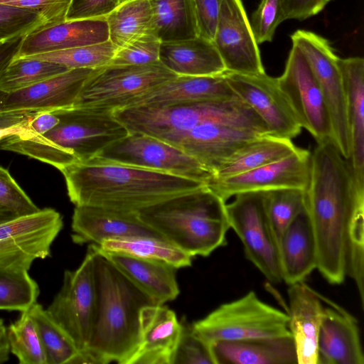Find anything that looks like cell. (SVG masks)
<instances>
[{
  "instance_id": "1",
  "label": "cell",
  "mask_w": 364,
  "mask_h": 364,
  "mask_svg": "<svg viewBox=\"0 0 364 364\" xmlns=\"http://www.w3.org/2000/svg\"><path fill=\"white\" fill-rule=\"evenodd\" d=\"M305 204L316 239V269L328 283L341 284L346 277V223L353 213L364 209V193L332 140L317 144L310 154Z\"/></svg>"
},
{
  "instance_id": "2",
  "label": "cell",
  "mask_w": 364,
  "mask_h": 364,
  "mask_svg": "<svg viewBox=\"0 0 364 364\" xmlns=\"http://www.w3.org/2000/svg\"><path fill=\"white\" fill-rule=\"evenodd\" d=\"M70 201L119 211H139L196 190L202 182L95 156L60 170Z\"/></svg>"
},
{
  "instance_id": "3",
  "label": "cell",
  "mask_w": 364,
  "mask_h": 364,
  "mask_svg": "<svg viewBox=\"0 0 364 364\" xmlns=\"http://www.w3.org/2000/svg\"><path fill=\"white\" fill-rule=\"evenodd\" d=\"M90 245L95 251L97 314L89 344L78 352L73 364H127L138 345L141 309L157 304L102 255L96 245Z\"/></svg>"
},
{
  "instance_id": "4",
  "label": "cell",
  "mask_w": 364,
  "mask_h": 364,
  "mask_svg": "<svg viewBox=\"0 0 364 364\" xmlns=\"http://www.w3.org/2000/svg\"><path fill=\"white\" fill-rule=\"evenodd\" d=\"M53 112L59 122L51 130L30 136H5L0 139V150L35 159L60 171L97 156L129 133L111 111L71 107Z\"/></svg>"
},
{
  "instance_id": "5",
  "label": "cell",
  "mask_w": 364,
  "mask_h": 364,
  "mask_svg": "<svg viewBox=\"0 0 364 364\" xmlns=\"http://www.w3.org/2000/svg\"><path fill=\"white\" fill-rule=\"evenodd\" d=\"M225 201L207 185L146 208L139 218L185 252L208 257L226 245Z\"/></svg>"
},
{
  "instance_id": "6",
  "label": "cell",
  "mask_w": 364,
  "mask_h": 364,
  "mask_svg": "<svg viewBox=\"0 0 364 364\" xmlns=\"http://www.w3.org/2000/svg\"><path fill=\"white\" fill-rule=\"evenodd\" d=\"M129 133H141L164 141L209 122L235 124L269 134L259 117L238 97L168 105L129 106L113 111Z\"/></svg>"
},
{
  "instance_id": "7",
  "label": "cell",
  "mask_w": 364,
  "mask_h": 364,
  "mask_svg": "<svg viewBox=\"0 0 364 364\" xmlns=\"http://www.w3.org/2000/svg\"><path fill=\"white\" fill-rule=\"evenodd\" d=\"M191 325L196 335L210 343L291 333L287 314L264 302L253 291L221 304Z\"/></svg>"
},
{
  "instance_id": "8",
  "label": "cell",
  "mask_w": 364,
  "mask_h": 364,
  "mask_svg": "<svg viewBox=\"0 0 364 364\" xmlns=\"http://www.w3.org/2000/svg\"><path fill=\"white\" fill-rule=\"evenodd\" d=\"M177 75L160 61L100 68L86 82L73 107L113 112Z\"/></svg>"
},
{
  "instance_id": "9",
  "label": "cell",
  "mask_w": 364,
  "mask_h": 364,
  "mask_svg": "<svg viewBox=\"0 0 364 364\" xmlns=\"http://www.w3.org/2000/svg\"><path fill=\"white\" fill-rule=\"evenodd\" d=\"M97 308L95 251L90 245L80 266L64 272L62 286L46 310L80 352L90 341Z\"/></svg>"
},
{
  "instance_id": "10",
  "label": "cell",
  "mask_w": 364,
  "mask_h": 364,
  "mask_svg": "<svg viewBox=\"0 0 364 364\" xmlns=\"http://www.w3.org/2000/svg\"><path fill=\"white\" fill-rule=\"evenodd\" d=\"M267 191L235 196L225 205L230 225L240 239L245 257L272 283L282 282L279 244L272 229L266 206Z\"/></svg>"
},
{
  "instance_id": "11",
  "label": "cell",
  "mask_w": 364,
  "mask_h": 364,
  "mask_svg": "<svg viewBox=\"0 0 364 364\" xmlns=\"http://www.w3.org/2000/svg\"><path fill=\"white\" fill-rule=\"evenodd\" d=\"M307 60L323 95L331 119L333 142L348 160L350 136L346 116V91L336 55L329 41L309 31L297 30L291 35Z\"/></svg>"
},
{
  "instance_id": "12",
  "label": "cell",
  "mask_w": 364,
  "mask_h": 364,
  "mask_svg": "<svg viewBox=\"0 0 364 364\" xmlns=\"http://www.w3.org/2000/svg\"><path fill=\"white\" fill-rule=\"evenodd\" d=\"M63 227L61 214L43 208L0 223V269L28 271L33 262L50 255Z\"/></svg>"
},
{
  "instance_id": "13",
  "label": "cell",
  "mask_w": 364,
  "mask_h": 364,
  "mask_svg": "<svg viewBox=\"0 0 364 364\" xmlns=\"http://www.w3.org/2000/svg\"><path fill=\"white\" fill-rule=\"evenodd\" d=\"M97 156L121 164L164 172L208 184L213 175L197 160L156 137L128 133Z\"/></svg>"
},
{
  "instance_id": "14",
  "label": "cell",
  "mask_w": 364,
  "mask_h": 364,
  "mask_svg": "<svg viewBox=\"0 0 364 364\" xmlns=\"http://www.w3.org/2000/svg\"><path fill=\"white\" fill-rule=\"evenodd\" d=\"M99 68L68 70L25 89L7 94L0 110V125L3 127H16L38 113L73 107L87 80Z\"/></svg>"
},
{
  "instance_id": "15",
  "label": "cell",
  "mask_w": 364,
  "mask_h": 364,
  "mask_svg": "<svg viewBox=\"0 0 364 364\" xmlns=\"http://www.w3.org/2000/svg\"><path fill=\"white\" fill-rule=\"evenodd\" d=\"M301 128L317 144L332 140L330 117L318 82L303 54L292 45L283 73L277 77Z\"/></svg>"
},
{
  "instance_id": "16",
  "label": "cell",
  "mask_w": 364,
  "mask_h": 364,
  "mask_svg": "<svg viewBox=\"0 0 364 364\" xmlns=\"http://www.w3.org/2000/svg\"><path fill=\"white\" fill-rule=\"evenodd\" d=\"M227 82L235 94L265 123L269 134L292 139L301 131L296 117L279 87L277 77L226 71Z\"/></svg>"
},
{
  "instance_id": "17",
  "label": "cell",
  "mask_w": 364,
  "mask_h": 364,
  "mask_svg": "<svg viewBox=\"0 0 364 364\" xmlns=\"http://www.w3.org/2000/svg\"><path fill=\"white\" fill-rule=\"evenodd\" d=\"M310 154L309 151L297 147L292 154L277 161L240 174L212 178L207 186L224 201L245 192L305 190L309 179Z\"/></svg>"
},
{
  "instance_id": "18",
  "label": "cell",
  "mask_w": 364,
  "mask_h": 364,
  "mask_svg": "<svg viewBox=\"0 0 364 364\" xmlns=\"http://www.w3.org/2000/svg\"><path fill=\"white\" fill-rule=\"evenodd\" d=\"M213 43L226 71L247 75L265 73L242 0H221Z\"/></svg>"
},
{
  "instance_id": "19",
  "label": "cell",
  "mask_w": 364,
  "mask_h": 364,
  "mask_svg": "<svg viewBox=\"0 0 364 364\" xmlns=\"http://www.w3.org/2000/svg\"><path fill=\"white\" fill-rule=\"evenodd\" d=\"M262 135L264 134L244 126L209 122L176 134L166 142L197 160L213 175L240 147Z\"/></svg>"
},
{
  "instance_id": "20",
  "label": "cell",
  "mask_w": 364,
  "mask_h": 364,
  "mask_svg": "<svg viewBox=\"0 0 364 364\" xmlns=\"http://www.w3.org/2000/svg\"><path fill=\"white\" fill-rule=\"evenodd\" d=\"M71 229L72 240L77 245L88 243L99 245L107 240L134 236L163 238L143 223L137 213L90 205L75 207Z\"/></svg>"
},
{
  "instance_id": "21",
  "label": "cell",
  "mask_w": 364,
  "mask_h": 364,
  "mask_svg": "<svg viewBox=\"0 0 364 364\" xmlns=\"http://www.w3.org/2000/svg\"><path fill=\"white\" fill-rule=\"evenodd\" d=\"M181 329L176 313L164 304L143 307L138 345L127 364H171Z\"/></svg>"
},
{
  "instance_id": "22",
  "label": "cell",
  "mask_w": 364,
  "mask_h": 364,
  "mask_svg": "<svg viewBox=\"0 0 364 364\" xmlns=\"http://www.w3.org/2000/svg\"><path fill=\"white\" fill-rule=\"evenodd\" d=\"M317 338V364H364L358 322L353 315L328 301Z\"/></svg>"
},
{
  "instance_id": "23",
  "label": "cell",
  "mask_w": 364,
  "mask_h": 364,
  "mask_svg": "<svg viewBox=\"0 0 364 364\" xmlns=\"http://www.w3.org/2000/svg\"><path fill=\"white\" fill-rule=\"evenodd\" d=\"M109 41L106 17L65 21L23 37L16 57L97 44Z\"/></svg>"
},
{
  "instance_id": "24",
  "label": "cell",
  "mask_w": 364,
  "mask_h": 364,
  "mask_svg": "<svg viewBox=\"0 0 364 364\" xmlns=\"http://www.w3.org/2000/svg\"><path fill=\"white\" fill-rule=\"evenodd\" d=\"M288 324L298 364H317V338L324 306L322 296L304 281L289 285Z\"/></svg>"
},
{
  "instance_id": "25",
  "label": "cell",
  "mask_w": 364,
  "mask_h": 364,
  "mask_svg": "<svg viewBox=\"0 0 364 364\" xmlns=\"http://www.w3.org/2000/svg\"><path fill=\"white\" fill-rule=\"evenodd\" d=\"M346 98V116L350 136L347 160L358 191L364 193V59H338Z\"/></svg>"
},
{
  "instance_id": "26",
  "label": "cell",
  "mask_w": 364,
  "mask_h": 364,
  "mask_svg": "<svg viewBox=\"0 0 364 364\" xmlns=\"http://www.w3.org/2000/svg\"><path fill=\"white\" fill-rule=\"evenodd\" d=\"M282 281L287 284L304 281L317 266L316 243L304 204L279 241Z\"/></svg>"
},
{
  "instance_id": "27",
  "label": "cell",
  "mask_w": 364,
  "mask_h": 364,
  "mask_svg": "<svg viewBox=\"0 0 364 364\" xmlns=\"http://www.w3.org/2000/svg\"><path fill=\"white\" fill-rule=\"evenodd\" d=\"M215 364H298L291 333L210 343Z\"/></svg>"
},
{
  "instance_id": "28",
  "label": "cell",
  "mask_w": 364,
  "mask_h": 364,
  "mask_svg": "<svg viewBox=\"0 0 364 364\" xmlns=\"http://www.w3.org/2000/svg\"><path fill=\"white\" fill-rule=\"evenodd\" d=\"M236 97L227 82L225 73L210 76L177 75L136 98L127 107L225 100Z\"/></svg>"
},
{
  "instance_id": "29",
  "label": "cell",
  "mask_w": 364,
  "mask_h": 364,
  "mask_svg": "<svg viewBox=\"0 0 364 364\" xmlns=\"http://www.w3.org/2000/svg\"><path fill=\"white\" fill-rule=\"evenodd\" d=\"M97 247L102 255L157 304L173 301L179 294L178 269L175 267L159 260L105 252Z\"/></svg>"
},
{
  "instance_id": "30",
  "label": "cell",
  "mask_w": 364,
  "mask_h": 364,
  "mask_svg": "<svg viewBox=\"0 0 364 364\" xmlns=\"http://www.w3.org/2000/svg\"><path fill=\"white\" fill-rule=\"evenodd\" d=\"M159 61L176 75L210 76L226 72L213 41L200 36L161 42Z\"/></svg>"
},
{
  "instance_id": "31",
  "label": "cell",
  "mask_w": 364,
  "mask_h": 364,
  "mask_svg": "<svg viewBox=\"0 0 364 364\" xmlns=\"http://www.w3.org/2000/svg\"><path fill=\"white\" fill-rule=\"evenodd\" d=\"M296 149L291 139L271 134L257 136L235 151L212 178H223L252 170L280 160Z\"/></svg>"
},
{
  "instance_id": "32",
  "label": "cell",
  "mask_w": 364,
  "mask_h": 364,
  "mask_svg": "<svg viewBox=\"0 0 364 364\" xmlns=\"http://www.w3.org/2000/svg\"><path fill=\"white\" fill-rule=\"evenodd\" d=\"M153 33L161 42L199 36L193 0H149Z\"/></svg>"
},
{
  "instance_id": "33",
  "label": "cell",
  "mask_w": 364,
  "mask_h": 364,
  "mask_svg": "<svg viewBox=\"0 0 364 364\" xmlns=\"http://www.w3.org/2000/svg\"><path fill=\"white\" fill-rule=\"evenodd\" d=\"M105 252L165 262L177 269L190 267L193 257L164 238L134 236L103 241L97 245Z\"/></svg>"
},
{
  "instance_id": "34",
  "label": "cell",
  "mask_w": 364,
  "mask_h": 364,
  "mask_svg": "<svg viewBox=\"0 0 364 364\" xmlns=\"http://www.w3.org/2000/svg\"><path fill=\"white\" fill-rule=\"evenodd\" d=\"M106 19L109 40L122 47L136 38L153 33L152 11L149 0H131L119 4Z\"/></svg>"
},
{
  "instance_id": "35",
  "label": "cell",
  "mask_w": 364,
  "mask_h": 364,
  "mask_svg": "<svg viewBox=\"0 0 364 364\" xmlns=\"http://www.w3.org/2000/svg\"><path fill=\"white\" fill-rule=\"evenodd\" d=\"M27 311L36 324L46 364H72L79 351L46 309L36 301Z\"/></svg>"
},
{
  "instance_id": "36",
  "label": "cell",
  "mask_w": 364,
  "mask_h": 364,
  "mask_svg": "<svg viewBox=\"0 0 364 364\" xmlns=\"http://www.w3.org/2000/svg\"><path fill=\"white\" fill-rule=\"evenodd\" d=\"M68 70L59 64L15 57L0 75V91L11 94Z\"/></svg>"
},
{
  "instance_id": "37",
  "label": "cell",
  "mask_w": 364,
  "mask_h": 364,
  "mask_svg": "<svg viewBox=\"0 0 364 364\" xmlns=\"http://www.w3.org/2000/svg\"><path fill=\"white\" fill-rule=\"evenodd\" d=\"M117 48L109 40L100 43L53 50L26 58L59 64L68 70L97 68L109 64Z\"/></svg>"
},
{
  "instance_id": "38",
  "label": "cell",
  "mask_w": 364,
  "mask_h": 364,
  "mask_svg": "<svg viewBox=\"0 0 364 364\" xmlns=\"http://www.w3.org/2000/svg\"><path fill=\"white\" fill-rule=\"evenodd\" d=\"M10 353L21 364H46L36 324L27 310L7 327Z\"/></svg>"
},
{
  "instance_id": "39",
  "label": "cell",
  "mask_w": 364,
  "mask_h": 364,
  "mask_svg": "<svg viewBox=\"0 0 364 364\" xmlns=\"http://www.w3.org/2000/svg\"><path fill=\"white\" fill-rule=\"evenodd\" d=\"M39 294V287L28 271L0 269V309L26 311L37 301Z\"/></svg>"
},
{
  "instance_id": "40",
  "label": "cell",
  "mask_w": 364,
  "mask_h": 364,
  "mask_svg": "<svg viewBox=\"0 0 364 364\" xmlns=\"http://www.w3.org/2000/svg\"><path fill=\"white\" fill-rule=\"evenodd\" d=\"M305 204V190L280 188L267 191L268 218L277 240L279 239Z\"/></svg>"
},
{
  "instance_id": "41",
  "label": "cell",
  "mask_w": 364,
  "mask_h": 364,
  "mask_svg": "<svg viewBox=\"0 0 364 364\" xmlns=\"http://www.w3.org/2000/svg\"><path fill=\"white\" fill-rule=\"evenodd\" d=\"M44 26L36 12L0 3V43L23 37Z\"/></svg>"
},
{
  "instance_id": "42",
  "label": "cell",
  "mask_w": 364,
  "mask_h": 364,
  "mask_svg": "<svg viewBox=\"0 0 364 364\" xmlns=\"http://www.w3.org/2000/svg\"><path fill=\"white\" fill-rule=\"evenodd\" d=\"M161 41L153 33L141 36L117 48L110 65H139L159 61Z\"/></svg>"
},
{
  "instance_id": "43",
  "label": "cell",
  "mask_w": 364,
  "mask_h": 364,
  "mask_svg": "<svg viewBox=\"0 0 364 364\" xmlns=\"http://www.w3.org/2000/svg\"><path fill=\"white\" fill-rule=\"evenodd\" d=\"M181 324V333L171 364H215L210 343L196 335L191 324Z\"/></svg>"
},
{
  "instance_id": "44",
  "label": "cell",
  "mask_w": 364,
  "mask_h": 364,
  "mask_svg": "<svg viewBox=\"0 0 364 364\" xmlns=\"http://www.w3.org/2000/svg\"><path fill=\"white\" fill-rule=\"evenodd\" d=\"M284 21L281 0H261L250 21L257 43L272 41L277 26Z\"/></svg>"
},
{
  "instance_id": "45",
  "label": "cell",
  "mask_w": 364,
  "mask_h": 364,
  "mask_svg": "<svg viewBox=\"0 0 364 364\" xmlns=\"http://www.w3.org/2000/svg\"><path fill=\"white\" fill-rule=\"evenodd\" d=\"M0 205L9 208L18 215L33 213L40 210L9 171L1 166Z\"/></svg>"
},
{
  "instance_id": "46",
  "label": "cell",
  "mask_w": 364,
  "mask_h": 364,
  "mask_svg": "<svg viewBox=\"0 0 364 364\" xmlns=\"http://www.w3.org/2000/svg\"><path fill=\"white\" fill-rule=\"evenodd\" d=\"M72 0H0L1 4L30 10L42 17L44 26L65 21Z\"/></svg>"
},
{
  "instance_id": "47",
  "label": "cell",
  "mask_w": 364,
  "mask_h": 364,
  "mask_svg": "<svg viewBox=\"0 0 364 364\" xmlns=\"http://www.w3.org/2000/svg\"><path fill=\"white\" fill-rule=\"evenodd\" d=\"M120 0H72L65 21L106 17Z\"/></svg>"
},
{
  "instance_id": "48",
  "label": "cell",
  "mask_w": 364,
  "mask_h": 364,
  "mask_svg": "<svg viewBox=\"0 0 364 364\" xmlns=\"http://www.w3.org/2000/svg\"><path fill=\"white\" fill-rule=\"evenodd\" d=\"M199 36L213 41L221 0H193Z\"/></svg>"
},
{
  "instance_id": "49",
  "label": "cell",
  "mask_w": 364,
  "mask_h": 364,
  "mask_svg": "<svg viewBox=\"0 0 364 364\" xmlns=\"http://www.w3.org/2000/svg\"><path fill=\"white\" fill-rule=\"evenodd\" d=\"M332 0H281L284 20H304L321 12Z\"/></svg>"
},
{
  "instance_id": "50",
  "label": "cell",
  "mask_w": 364,
  "mask_h": 364,
  "mask_svg": "<svg viewBox=\"0 0 364 364\" xmlns=\"http://www.w3.org/2000/svg\"><path fill=\"white\" fill-rule=\"evenodd\" d=\"M58 122L59 118L53 112H41L28 121L27 133L18 134L24 136L41 135L51 130Z\"/></svg>"
},
{
  "instance_id": "51",
  "label": "cell",
  "mask_w": 364,
  "mask_h": 364,
  "mask_svg": "<svg viewBox=\"0 0 364 364\" xmlns=\"http://www.w3.org/2000/svg\"><path fill=\"white\" fill-rule=\"evenodd\" d=\"M23 37H16L0 43V75L16 56Z\"/></svg>"
},
{
  "instance_id": "52",
  "label": "cell",
  "mask_w": 364,
  "mask_h": 364,
  "mask_svg": "<svg viewBox=\"0 0 364 364\" xmlns=\"http://www.w3.org/2000/svg\"><path fill=\"white\" fill-rule=\"evenodd\" d=\"M6 330L4 320L0 318V364L8 361L10 355Z\"/></svg>"
},
{
  "instance_id": "53",
  "label": "cell",
  "mask_w": 364,
  "mask_h": 364,
  "mask_svg": "<svg viewBox=\"0 0 364 364\" xmlns=\"http://www.w3.org/2000/svg\"><path fill=\"white\" fill-rule=\"evenodd\" d=\"M18 216L14 211L0 205V223Z\"/></svg>"
},
{
  "instance_id": "54",
  "label": "cell",
  "mask_w": 364,
  "mask_h": 364,
  "mask_svg": "<svg viewBox=\"0 0 364 364\" xmlns=\"http://www.w3.org/2000/svg\"><path fill=\"white\" fill-rule=\"evenodd\" d=\"M6 95L7 94L0 91V110L4 105Z\"/></svg>"
},
{
  "instance_id": "55",
  "label": "cell",
  "mask_w": 364,
  "mask_h": 364,
  "mask_svg": "<svg viewBox=\"0 0 364 364\" xmlns=\"http://www.w3.org/2000/svg\"><path fill=\"white\" fill-rule=\"evenodd\" d=\"M131 0H120V4Z\"/></svg>"
}]
</instances>
